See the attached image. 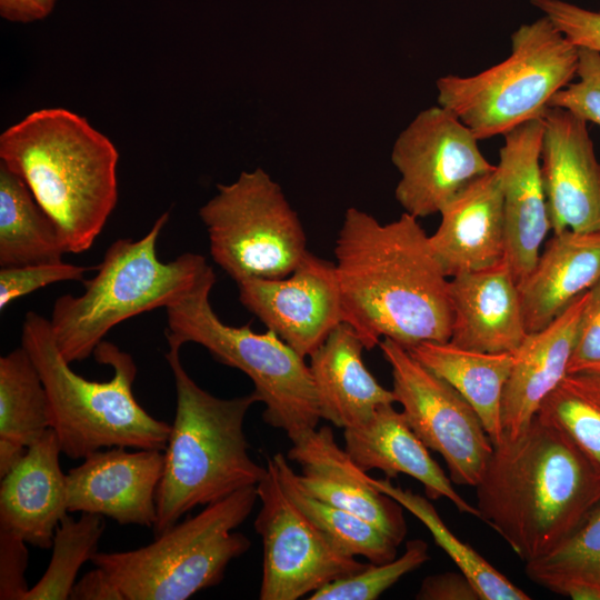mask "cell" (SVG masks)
I'll use <instances>...</instances> for the list:
<instances>
[{"instance_id": "obj_37", "label": "cell", "mask_w": 600, "mask_h": 600, "mask_svg": "<svg viewBox=\"0 0 600 600\" xmlns=\"http://www.w3.org/2000/svg\"><path fill=\"white\" fill-rule=\"evenodd\" d=\"M576 47L600 53V12L562 0H531Z\"/></svg>"}, {"instance_id": "obj_17", "label": "cell", "mask_w": 600, "mask_h": 600, "mask_svg": "<svg viewBox=\"0 0 600 600\" xmlns=\"http://www.w3.org/2000/svg\"><path fill=\"white\" fill-rule=\"evenodd\" d=\"M542 136V117L508 131L496 166L503 204L504 261L518 286L536 266L551 230L541 173Z\"/></svg>"}, {"instance_id": "obj_33", "label": "cell", "mask_w": 600, "mask_h": 600, "mask_svg": "<svg viewBox=\"0 0 600 600\" xmlns=\"http://www.w3.org/2000/svg\"><path fill=\"white\" fill-rule=\"evenodd\" d=\"M104 529L102 516L82 512L74 520L67 514L56 529L50 563L24 600L69 599L80 568L98 552Z\"/></svg>"}, {"instance_id": "obj_8", "label": "cell", "mask_w": 600, "mask_h": 600, "mask_svg": "<svg viewBox=\"0 0 600 600\" xmlns=\"http://www.w3.org/2000/svg\"><path fill=\"white\" fill-rule=\"evenodd\" d=\"M214 282L211 272L191 293L166 309L168 344L198 343L218 362L247 374L264 404L263 421L283 430L290 441L316 429L321 414L304 358L270 330L258 333L249 326L222 322L210 302Z\"/></svg>"}, {"instance_id": "obj_22", "label": "cell", "mask_w": 600, "mask_h": 600, "mask_svg": "<svg viewBox=\"0 0 600 600\" xmlns=\"http://www.w3.org/2000/svg\"><path fill=\"white\" fill-rule=\"evenodd\" d=\"M439 213L440 224L429 241L448 278L504 260L503 204L497 169L472 181Z\"/></svg>"}, {"instance_id": "obj_3", "label": "cell", "mask_w": 600, "mask_h": 600, "mask_svg": "<svg viewBox=\"0 0 600 600\" xmlns=\"http://www.w3.org/2000/svg\"><path fill=\"white\" fill-rule=\"evenodd\" d=\"M118 160L107 136L63 108L33 111L0 136V162L26 182L68 253L89 250L111 216Z\"/></svg>"}, {"instance_id": "obj_35", "label": "cell", "mask_w": 600, "mask_h": 600, "mask_svg": "<svg viewBox=\"0 0 600 600\" xmlns=\"http://www.w3.org/2000/svg\"><path fill=\"white\" fill-rule=\"evenodd\" d=\"M578 81L559 90L549 108H561L574 116L600 126V53L578 48Z\"/></svg>"}, {"instance_id": "obj_13", "label": "cell", "mask_w": 600, "mask_h": 600, "mask_svg": "<svg viewBox=\"0 0 600 600\" xmlns=\"http://www.w3.org/2000/svg\"><path fill=\"white\" fill-rule=\"evenodd\" d=\"M477 137L440 104L422 110L396 139L391 161L400 173L394 196L404 212L440 210L476 179L493 171Z\"/></svg>"}, {"instance_id": "obj_25", "label": "cell", "mask_w": 600, "mask_h": 600, "mask_svg": "<svg viewBox=\"0 0 600 600\" xmlns=\"http://www.w3.org/2000/svg\"><path fill=\"white\" fill-rule=\"evenodd\" d=\"M600 279V231L553 233L518 286L528 333L553 321Z\"/></svg>"}, {"instance_id": "obj_23", "label": "cell", "mask_w": 600, "mask_h": 600, "mask_svg": "<svg viewBox=\"0 0 600 600\" xmlns=\"http://www.w3.org/2000/svg\"><path fill=\"white\" fill-rule=\"evenodd\" d=\"M346 451L364 472L382 471L388 479L403 473L419 481L428 499L446 498L463 513L480 519L476 506L467 502L433 460L429 449L410 428L393 403L379 407L366 424L343 432Z\"/></svg>"}, {"instance_id": "obj_32", "label": "cell", "mask_w": 600, "mask_h": 600, "mask_svg": "<svg viewBox=\"0 0 600 600\" xmlns=\"http://www.w3.org/2000/svg\"><path fill=\"white\" fill-rule=\"evenodd\" d=\"M536 416L559 428L600 480V371L567 374Z\"/></svg>"}, {"instance_id": "obj_34", "label": "cell", "mask_w": 600, "mask_h": 600, "mask_svg": "<svg viewBox=\"0 0 600 600\" xmlns=\"http://www.w3.org/2000/svg\"><path fill=\"white\" fill-rule=\"evenodd\" d=\"M429 560L428 544L420 540L407 542L406 551L391 561L369 562L349 577L332 581L310 594L309 600H374L407 573Z\"/></svg>"}, {"instance_id": "obj_39", "label": "cell", "mask_w": 600, "mask_h": 600, "mask_svg": "<svg viewBox=\"0 0 600 600\" xmlns=\"http://www.w3.org/2000/svg\"><path fill=\"white\" fill-rule=\"evenodd\" d=\"M27 542L0 529V599L24 600L29 587L24 577L29 553Z\"/></svg>"}, {"instance_id": "obj_36", "label": "cell", "mask_w": 600, "mask_h": 600, "mask_svg": "<svg viewBox=\"0 0 600 600\" xmlns=\"http://www.w3.org/2000/svg\"><path fill=\"white\" fill-rule=\"evenodd\" d=\"M88 270L90 268L63 261L1 268L0 310L46 286L66 281L82 282Z\"/></svg>"}, {"instance_id": "obj_2", "label": "cell", "mask_w": 600, "mask_h": 600, "mask_svg": "<svg viewBox=\"0 0 600 600\" xmlns=\"http://www.w3.org/2000/svg\"><path fill=\"white\" fill-rule=\"evenodd\" d=\"M474 488L480 519L524 563L554 549L600 500V480L584 457L538 416L493 446Z\"/></svg>"}, {"instance_id": "obj_28", "label": "cell", "mask_w": 600, "mask_h": 600, "mask_svg": "<svg viewBox=\"0 0 600 600\" xmlns=\"http://www.w3.org/2000/svg\"><path fill=\"white\" fill-rule=\"evenodd\" d=\"M64 253L57 224L26 182L0 162V267L59 262Z\"/></svg>"}, {"instance_id": "obj_21", "label": "cell", "mask_w": 600, "mask_h": 600, "mask_svg": "<svg viewBox=\"0 0 600 600\" xmlns=\"http://www.w3.org/2000/svg\"><path fill=\"white\" fill-rule=\"evenodd\" d=\"M587 299L588 290L546 328L528 333L512 353L501 404V421L508 438L520 436L530 426L542 401L568 374Z\"/></svg>"}, {"instance_id": "obj_6", "label": "cell", "mask_w": 600, "mask_h": 600, "mask_svg": "<svg viewBox=\"0 0 600 600\" xmlns=\"http://www.w3.org/2000/svg\"><path fill=\"white\" fill-rule=\"evenodd\" d=\"M168 219L169 212H163L139 240H116L97 273L82 281L80 296L56 299L49 322L58 349L69 363L93 354L117 324L178 303L213 272L198 253H182L169 262L159 260L157 241Z\"/></svg>"}, {"instance_id": "obj_20", "label": "cell", "mask_w": 600, "mask_h": 600, "mask_svg": "<svg viewBox=\"0 0 600 600\" xmlns=\"http://www.w3.org/2000/svg\"><path fill=\"white\" fill-rule=\"evenodd\" d=\"M450 342L487 353H513L528 334L519 287L508 263L449 280Z\"/></svg>"}, {"instance_id": "obj_40", "label": "cell", "mask_w": 600, "mask_h": 600, "mask_svg": "<svg viewBox=\"0 0 600 600\" xmlns=\"http://www.w3.org/2000/svg\"><path fill=\"white\" fill-rule=\"evenodd\" d=\"M416 599L481 600L471 581L462 572H443L424 578Z\"/></svg>"}, {"instance_id": "obj_31", "label": "cell", "mask_w": 600, "mask_h": 600, "mask_svg": "<svg viewBox=\"0 0 600 600\" xmlns=\"http://www.w3.org/2000/svg\"><path fill=\"white\" fill-rule=\"evenodd\" d=\"M372 486L389 496L419 519L436 543L450 557L473 584L481 600H530L470 544L461 541L442 521L428 498L391 483L390 479H370Z\"/></svg>"}, {"instance_id": "obj_14", "label": "cell", "mask_w": 600, "mask_h": 600, "mask_svg": "<svg viewBox=\"0 0 600 600\" xmlns=\"http://www.w3.org/2000/svg\"><path fill=\"white\" fill-rule=\"evenodd\" d=\"M237 286L243 307L303 358L343 322L334 263L310 251L283 278H252Z\"/></svg>"}, {"instance_id": "obj_15", "label": "cell", "mask_w": 600, "mask_h": 600, "mask_svg": "<svg viewBox=\"0 0 600 600\" xmlns=\"http://www.w3.org/2000/svg\"><path fill=\"white\" fill-rule=\"evenodd\" d=\"M543 119L541 173L553 233L600 231V162L587 122L561 108Z\"/></svg>"}, {"instance_id": "obj_38", "label": "cell", "mask_w": 600, "mask_h": 600, "mask_svg": "<svg viewBox=\"0 0 600 600\" xmlns=\"http://www.w3.org/2000/svg\"><path fill=\"white\" fill-rule=\"evenodd\" d=\"M600 371V279L588 290L568 374Z\"/></svg>"}, {"instance_id": "obj_10", "label": "cell", "mask_w": 600, "mask_h": 600, "mask_svg": "<svg viewBox=\"0 0 600 600\" xmlns=\"http://www.w3.org/2000/svg\"><path fill=\"white\" fill-rule=\"evenodd\" d=\"M217 190L199 209L213 261L236 283L290 274L309 250L300 218L279 183L256 168Z\"/></svg>"}, {"instance_id": "obj_1", "label": "cell", "mask_w": 600, "mask_h": 600, "mask_svg": "<svg viewBox=\"0 0 600 600\" xmlns=\"http://www.w3.org/2000/svg\"><path fill=\"white\" fill-rule=\"evenodd\" d=\"M334 256L343 322L356 330L367 350L381 338L407 349L450 340L449 278L418 218L403 212L380 223L351 207Z\"/></svg>"}, {"instance_id": "obj_5", "label": "cell", "mask_w": 600, "mask_h": 600, "mask_svg": "<svg viewBox=\"0 0 600 600\" xmlns=\"http://www.w3.org/2000/svg\"><path fill=\"white\" fill-rule=\"evenodd\" d=\"M21 346L43 382L62 453L84 459L102 448L164 450L171 426L149 414L136 400L132 384L137 366L116 344L102 341L93 356L112 368L108 381H91L76 373L61 354L49 319L29 311L23 319Z\"/></svg>"}, {"instance_id": "obj_12", "label": "cell", "mask_w": 600, "mask_h": 600, "mask_svg": "<svg viewBox=\"0 0 600 600\" xmlns=\"http://www.w3.org/2000/svg\"><path fill=\"white\" fill-rule=\"evenodd\" d=\"M263 547L260 600H297L367 567L337 549L284 490L272 458L257 486Z\"/></svg>"}, {"instance_id": "obj_29", "label": "cell", "mask_w": 600, "mask_h": 600, "mask_svg": "<svg viewBox=\"0 0 600 600\" xmlns=\"http://www.w3.org/2000/svg\"><path fill=\"white\" fill-rule=\"evenodd\" d=\"M537 584L573 600H600V500L549 553L524 563Z\"/></svg>"}, {"instance_id": "obj_26", "label": "cell", "mask_w": 600, "mask_h": 600, "mask_svg": "<svg viewBox=\"0 0 600 600\" xmlns=\"http://www.w3.org/2000/svg\"><path fill=\"white\" fill-rule=\"evenodd\" d=\"M408 351L470 403L493 446L503 439L501 404L513 363L512 353L479 352L450 341H426Z\"/></svg>"}, {"instance_id": "obj_7", "label": "cell", "mask_w": 600, "mask_h": 600, "mask_svg": "<svg viewBox=\"0 0 600 600\" xmlns=\"http://www.w3.org/2000/svg\"><path fill=\"white\" fill-rule=\"evenodd\" d=\"M258 500L257 487L243 488L144 547L97 552L90 561L109 574L124 600H186L219 584L228 564L249 550L250 539L234 530Z\"/></svg>"}, {"instance_id": "obj_19", "label": "cell", "mask_w": 600, "mask_h": 600, "mask_svg": "<svg viewBox=\"0 0 600 600\" xmlns=\"http://www.w3.org/2000/svg\"><path fill=\"white\" fill-rule=\"evenodd\" d=\"M58 437L49 428L0 482V529L41 549L52 547L67 516V478Z\"/></svg>"}, {"instance_id": "obj_4", "label": "cell", "mask_w": 600, "mask_h": 600, "mask_svg": "<svg viewBox=\"0 0 600 600\" xmlns=\"http://www.w3.org/2000/svg\"><path fill=\"white\" fill-rule=\"evenodd\" d=\"M168 346L164 357L174 380L177 408L156 493L154 537L196 507L257 487L267 473V466L249 456L243 431L258 396L252 391L230 399L214 397L188 374L180 359L181 347Z\"/></svg>"}, {"instance_id": "obj_41", "label": "cell", "mask_w": 600, "mask_h": 600, "mask_svg": "<svg viewBox=\"0 0 600 600\" xmlns=\"http://www.w3.org/2000/svg\"><path fill=\"white\" fill-rule=\"evenodd\" d=\"M71 600H124L109 574L100 567L78 580L70 593Z\"/></svg>"}, {"instance_id": "obj_42", "label": "cell", "mask_w": 600, "mask_h": 600, "mask_svg": "<svg viewBox=\"0 0 600 600\" xmlns=\"http://www.w3.org/2000/svg\"><path fill=\"white\" fill-rule=\"evenodd\" d=\"M57 0H0V14L13 22H32L47 17Z\"/></svg>"}, {"instance_id": "obj_11", "label": "cell", "mask_w": 600, "mask_h": 600, "mask_svg": "<svg viewBox=\"0 0 600 600\" xmlns=\"http://www.w3.org/2000/svg\"><path fill=\"white\" fill-rule=\"evenodd\" d=\"M378 346L391 368L396 402L410 428L443 458L452 483L476 487L493 444L474 409L407 348L389 338Z\"/></svg>"}, {"instance_id": "obj_30", "label": "cell", "mask_w": 600, "mask_h": 600, "mask_svg": "<svg viewBox=\"0 0 600 600\" xmlns=\"http://www.w3.org/2000/svg\"><path fill=\"white\" fill-rule=\"evenodd\" d=\"M280 481L296 504L326 534L331 543L350 557H363L371 563L397 558L398 544L368 520L308 493L282 453L271 457Z\"/></svg>"}, {"instance_id": "obj_9", "label": "cell", "mask_w": 600, "mask_h": 600, "mask_svg": "<svg viewBox=\"0 0 600 600\" xmlns=\"http://www.w3.org/2000/svg\"><path fill=\"white\" fill-rule=\"evenodd\" d=\"M578 47L546 17L520 26L511 53L469 76L437 80L438 103L451 110L478 140L504 134L541 118L552 97L576 77Z\"/></svg>"}, {"instance_id": "obj_16", "label": "cell", "mask_w": 600, "mask_h": 600, "mask_svg": "<svg viewBox=\"0 0 600 600\" xmlns=\"http://www.w3.org/2000/svg\"><path fill=\"white\" fill-rule=\"evenodd\" d=\"M163 467V450H98L66 474L68 511L108 517L122 526L152 528Z\"/></svg>"}, {"instance_id": "obj_24", "label": "cell", "mask_w": 600, "mask_h": 600, "mask_svg": "<svg viewBox=\"0 0 600 600\" xmlns=\"http://www.w3.org/2000/svg\"><path fill=\"white\" fill-rule=\"evenodd\" d=\"M363 349L356 330L341 322L309 357L321 419L343 430L362 427L379 407L396 402L367 369Z\"/></svg>"}, {"instance_id": "obj_18", "label": "cell", "mask_w": 600, "mask_h": 600, "mask_svg": "<svg viewBox=\"0 0 600 600\" xmlns=\"http://www.w3.org/2000/svg\"><path fill=\"white\" fill-rule=\"evenodd\" d=\"M291 442L288 459L301 467L298 480L308 493L368 520L398 546L404 540L402 506L372 486L371 477L338 446L330 427L311 429Z\"/></svg>"}, {"instance_id": "obj_27", "label": "cell", "mask_w": 600, "mask_h": 600, "mask_svg": "<svg viewBox=\"0 0 600 600\" xmlns=\"http://www.w3.org/2000/svg\"><path fill=\"white\" fill-rule=\"evenodd\" d=\"M51 428L41 377L21 346L0 358V477Z\"/></svg>"}]
</instances>
